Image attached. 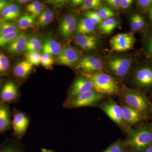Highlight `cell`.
<instances>
[{
  "mask_svg": "<svg viewBox=\"0 0 152 152\" xmlns=\"http://www.w3.org/2000/svg\"><path fill=\"white\" fill-rule=\"evenodd\" d=\"M105 95L97 92L94 89L83 93L66 104L64 106L68 108H77L94 106L104 99Z\"/></svg>",
  "mask_w": 152,
  "mask_h": 152,
  "instance_id": "8992f818",
  "label": "cell"
},
{
  "mask_svg": "<svg viewBox=\"0 0 152 152\" xmlns=\"http://www.w3.org/2000/svg\"><path fill=\"white\" fill-rule=\"evenodd\" d=\"M141 56L130 73L131 82L135 89L152 93V61Z\"/></svg>",
  "mask_w": 152,
  "mask_h": 152,
  "instance_id": "7a4b0ae2",
  "label": "cell"
},
{
  "mask_svg": "<svg viewBox=\"0 0 152 152\" xmlns=\"http://www.w3.org/2000/svg\"><path fill=\"white\" fill-rule=\"evenodd\" d=\"M97 12L103 20L114 18L116 15L114 11L107 6L102 7L98 10Z\"/></svg>",
  "mask_w": 152,
  "mask_h": 152,
  "instance_id": "836d02e7",
  "label": "cell"
},
{
  "mask_svg": "<svg viewBox=\"0 0 152 152\" xmlns=\"http://www.w3.org/2000/svg\"><path fill=\"white\" fill-rule=\"evenodd\" d=\"M119 25V22L115 18L103 20L99 25V29L101 33L103 34H109L113 32Z\"/></svg>",
  "mask_w": 152,
  "mask_h": 152,
  "instance_id": "d4e9b609",
  "label": "cell"
},
{
  "mask_svg": "<svg viewBox=\"0 0 152 152\" xmlns=\"http://www.w3.org/2000/svg\"><path fill=\"white\" fill-rule=\"evenodd\" d=\"M92 83L86 76H79L74 80L69 91L67 99L64 104H66L72 100L79 95L89 91L93 89Z\"/></svg>",
  "mask_w": 152,
  "mask_h": 152,
  "instance_id": "30bf717a",
  "label": "cell"
},
{
  "mask_svg": "<svg viewBox=\"0 0 152 152\" xmlns=\"http://www.w3.org/2000/svg\"><path fill=\"white\" fill-rule=\"evenodd\" d=\"M122 93L126 104L141 112L146 116L151 113L152 102L145 93L137 89L124 87Z\"/></svg>",
  "mask_w": 152,
  "mask_h": 152,
  "instance_id": "5b68a950",
  "label": "cell"
},
{
  "mask_svg": "<svg viewBox=\"0 0 152 152\" xmlns=\"http://www.w3.org/2000/svg\"><path fill=\"white\" fill-rule=\"evenodd\" d=\"M83 1L84 0H72L70 1V3L71 6L73 7H77L81 5Z\"/></svg>",
  "mask_w": 152,
  "mask_h": 152,
  "instance_id": "bcb514c9",
  "label": "cell"
},
{
  "mask_svg": "<svg viewBox=\"0 0 152 152\" xmlns=\"http://www.w3.org/2000/svg\"><path fill=\"white\" fill-rule=\"evenodd\" d=\"M104 59L98 55H88L83 57L76 66L82 73L91 74L102 72L104 69Z\"/></svg>",
  "mask_w": 152,
  "mask_h": 152,
  "instance_id": "ba28073f",
  "label": "cell"
},
{
  "mask_svg": "<svg viewBox=\"0 0 152 152\" xmlns=\"http://www.w3.org/2000/svg\"><path fill=\"white\" fill-rule=\"evenodd\" d=\"M140 34L142 47L140 52L145 58L152 61V29L149 26Z\"/></svg>",
  "mask_w": 152,
  "mask_h": 152,
  "instance_id": "2e32d148",
  "label": "cell"
},
{
  "mask_svg": "<svg viewBox=\"0 0 152 152\" xmlns=\"http://www.w3.org/2000/svg\"><path fill=\"white\" fill-rule=\"evenodd\" d=\"M33 66L27 60L21 61L15 66L13 69L14 75L18 78L24 80L31 74Z\"/></svg>",
  "mask_w": 152,
  "mask_h": 152,
  "instance_id": "cb8c5ba5",
  "label": "cell"
},
{
  "mask_svg": "<svg viewBox=\"0 0 152 152\" xmlns=\"http://www.w3.org/2000/svg\"><path fill=\"white\" fill-rule=\"evenodd\" d=\"M134 33L119 34L112 37L110 41L112 50L117 52H125L134 48L136 39Z\"/></svg>",
  "mask_w": 152,
  "mask_h": 152,
  "instance_id": "52a82bcc",
  "label": "cell"
},
{
  "mask_svg": "<svg viewBox=\"0 0 152 152\" xmlns=\"http://www.w3.org/2000/svg\"><path fill=\"white\" fill-rule=\"evenodd\" d=\"M92 83L93 88L104 95H117L121 92L118 82L109 74L102 72L91 74L82 73Z\"/></svg>",
  "mask_w": 152,
  "mask_h": 152,
  "instance_id": "277c9868",
  "label": "cell"
},
{
  "mask_svg": "<svg viewBox=\"0 0 152 152\" xmlns=\"http://www.w3.org/2000/svg\"><path fill=\"white\" fill-rule=\"evenodd\" d=\"M62 50L61 44L54 39L51 37H48L44 40L42 48V52L43 53L58 56L61 54Z\"/></svg>",
  "mask_w": 152,
  "mask_h": 152,
  "instance_id": "44dd1931",
  "label": "cell"
},
{
  "mask_svg": "<svg viewBox=\"0 0 152 152\" xmlns=\"http://www.w3.org/2000/svg\"><path fill=\"white\" fill-rule=\"evenodd\" d=\"M12 117V126L14 138L20 141L26 133L30 124V118L26 113L15 108L13 110Z\"/></svg>",
  "mask_w": 152,
  "mask_h": 152,
  "instance_id": "9c48e42d",
  "label": "cell"
},
{
  "mask_svg": "<svg viewBox=\"0 0 152 152\" xmlns=\"http://www.w3.org/2000/svg\"><path fill=\"white\" fill-rule=\"evenodd\" d=\"M146 15L147 16L146 19L150 27L152 29V7Z\"/></svg>",
  "mask_w": 152,
  "mask_h": 152,
  "instance_id": "f6af8a7d",
  "label": "cell"
},
{
  "mask_svg": "<svg viewBox=\"0 0 152 152\" xmlns=\"http://www.w3.org/2000/svg\"><path fill=\"white\" fill-rule=\"evenodd\" d=\"M41 64L46 69H50L53 64V59L52 55L44 53L42 56Z\"/></svg>",
  "mask_w": 152,
  "mask_h": 152,
  "instance_id": "d590c367",
  "label": "cell"
},
{
  "mask_svg": "<svg viewBox=\"0 0 152 152\" xmlns=\"http://www.w3.org/2000/svg\"><path fill=\"white\" fill-rule=\"evenodd\" d=\"M1 16L5 20L9 21L15 19L13 15L12 14L10 10L9 4L6 6V7L1 12Z\"/></svg>",
  "mask_w": 152,
  "mask_h": 152,
  "instance_id": "ab89813d",
  "label": "cell"
},
{
  "mask_svg": "<svg viewBox=\"0 0 152 152\" xmlns=\"http://www.w3.org/2000/svg\"><path fill=\"white\" fill-rule=\"evenodd\" d=\"M0 86H1V80H0Z\"/></svg>",
  "mask_w": 152,
  "mask_h": 152,
  "instance_id": "f5cc1de1",
  "label": "cell"
},
{
  "mask_svg": "<svg viewBox=\"0 0 152 152\" xmlns=\"http://www.w3.org/2000/svg\"><path fill=\"white\" fill-rule=\"evenodd\" d=\"M121 0H107L105 2L113 10H120Z\"/></svg>",
  "mask_w": 152,
  "mask_h": 152,
  "instance_id": "60d3db41",
  "label": "cell"
},
{
  "mask_svg": "<svg viewBox=\"0 0 152 152\" xmlns=\"http://www.w3.org/2000/svg\"><path fill=\"white\" fill-rule=\"evenodd\" d=\"M123 118L126 123L133 125L145 119L146 116L141 112L126 104L121 107Z\"/></svg>",
  "mask_w": 152,
  "mask_h": 152,
  "instance_id": "e0dca14e",
  "label": "cell"
},
{
  "mask_svg": "<svg viewBox=\"0 0 152 152\" xmlns=\"http://www.w3.org/2000/svg\"><path fill=\"white\" fill-rule=\"evenodd\" d=\"M47 2L57 7H62L67 4L69 1L66 0H51L47 1Z\"/></svg>",
  "mask_w": 152,
  "mask_h": 152,
  "instance_id": "ee69618b",
  "label": "cell"
},
{
  "mask_svg": "<svg viewBox=\"0 0 152 152\" xmlns=\"http://www.w3.org/2000/svg\"><path fill=\"white\" fill-rule=\"evenodd\" d=\"M42 152H55L51 150L46 149L42 148Z\"/></svg>",
  "mask_w": 152,
  "mask_h": 152,
  "instance_id": "681fc988",
  "label": "cell"
},
{
  "mask_svg": "<svg viewBox=\"0 0 152 152\" xmlns=\"http://www.w3.org/2000/svg\"><path fill=\"white\" fill-rule=\"evenodd\" d=\"M135 1L133 0H121L120 10L123 11L127 10L130 9Z\"/></svg>",
  "mask_w": 152,
  "mask_h": 152,
  "instance_id": "b9f144b4",
  "label": "cell"
},
{
  "mask_svg": "<svg viewBox=\"0 0 152 152\" xmlns=\"http://www.w3.org/2000/svg\"><path fill=\"white\" fill-rule=\"evenodd\" d=\"M42 44L37 37L33 36L28 39L26 49L27 52L39 53L42 50Z\"/></svg>",
  "mask_w": 152,
  "mask_h": 152,
  "instance_id": "4316f807",
  "label": "cell"
},
{
  "mask_svg": "<svg viewBox=\"0 0 152 152\" xmlns=\"http://www.w3.org/2000/svg\"><path fill=\"white\" fill-rule=\"evenodd\" d=\"M144 152H152V145L148 148Z\"/></svg>",
  "mask_w": 152,
  "mask_h": 152,
  "instance_id": "f907efd6",
  "label": "cell"
},
{
  "mask_svg": "<svg viewBox=\"0 0 152 152\" xmlns=\"http://www.w3.org/2000/svg\"><path fill=\"white\" fill-rule=\"evenodd\" d=\"M15 32H19V30L14 23L6 20L0 23V37Z\"/></svg>",
  "mask_w": 152,
  "mask_h": 152,
  "instance_id": "83f0119b",
  "label": "cell"
},
{
  "mask_svg": "<svg viewBox=\"0 0 152 152\" xmlns=\"http://www.w3.org/2000/svg\"><path fill=\"white\" fill-rule=\"evenodd\" d=\"M80 51L72 47H66L63 49L62 51L56 59L58 64L68 66H77L82 58Z\"/></svg>",
  "mask_w": 152,
  "mask_h": 152,
  "instance_id": "8fae6325",
  "label": "cell"
},
{
  "mask_svg": "<svg viewBox=\"0 0 152 152\" xmlns=\"http://www.w3.org/2000/svg\"><path fill=\"white\" fill-rule=\"evenodd\" d=\"M10 62L5 55L0 53V73H4L8 70Z\"/></svg>",
  "mask_w": 152,
  "mask_h": 152,
  "instance_id": "74e56055",
  "label": "cell"
},
{
  "mask_svg": "<svg viewBox=\"0 0 152 152\" xmlns=\"http://www.w3.org/2000/svg\"><path fill=\"white\" fill-rule=\"evenodd\" d=\"M134 3L137 10L145 16L152 7V0H137Z\"/></svg>",
  "mask_w": 152,
  "mask_h": 152,
  "instance_id": "f546056e",
  "label": "cell"
},
{
  "mask_svg": "<svg viewBox=\"0 0 152 152\" xmlns=\"http://www.w3.org/2000/svg\"><path fill=\"white\" fill-rule=\"evenodd\" d=\"M123 144L120 141H117L103 152H123Z\"/></svg>",
  "mask_w": 152,
  "mask_h": 152,
  "instance_id": "f35d334b",
  "label": "cell"
},
{
  "mask_svg": "<svg viewBox=\"0 0 152 152\" xmlns=\"http://www.w3.org/2000/svg\"><path fill=\"white\" fill-rule=\"evenodd\" d=\"M36 16L32 14H26L19 18L18 21V26L21 29H27L31 28L35 22Z\"/></svg>",
  "mask_w": 152,
  "mask_h": 152,
  "instance_id": "484cf974",
  "label": "cell"
},
{
  "mask_svg": "<svg viewBox=\"0 0 152 152\" xmlns=\"http://www.w3.org/2000/svg\"><path fill=\"white\" fill-rule=\"evenodd\" d=\"M17 2L19 4H26V3L29 2H30V1H28V0H19V1H17Z\"/></svg>",
  "mask_w": 152,
  "mask_h": 152,
  "instance_id": "c3c4849f",
  "label": "cell"
},
{
  "mask_svg": "<svg viewBox=\"0 0 152 152\" xmlns=\"http://www.w3.org/2000/svg\"><path fill=\"white\" fill-rule=\"evenodd\" d=\"M103 2L101 0H84L80 7L81 10L86 11L91 10H99L103 7Z\"/></svg>",
  "mask_w": 152,
  "mask_h": 152,
  "instance_id": "4dcf8cb0",
  "label": "cell"
},
{
  "mask_svg": "<svg viewBox=\"0 0 152 152\" xmlns=\"http://www.w3.org/2000/svg\"><path fill=\"white\" fill-rule=\"evenodd\" d=\"M123 145L134 152H144L152 145V123H146L129 131Z\"/></svg>",
  "mask_w": 152,
  "mask_h": 152,
  "instance_id": "3957f363",
  "label": "cell"
},
{
  "mask_svg": "<svg viewBox=\"0 0 152 152\" xmlns=\"http://www.w3.org/2000/svg\"><path fill=\"white\" fill-rule=\"evenodd\" d=\"M100 107L114 122L119 126H123L124 121L121 107L111 99L103 103Z\"/></svg>",
  "mask_w": 152,
  "mask_h": 152,
  "instance_id": "7c38bea8",
  "label": "cell"
},
{
  "mask_svg": "<svg viewBox=\"0 0 152 152\" xmlns=\"http://www.w3.org/2000/svg\"><path fill=\"white\" fill-rule=\"evenodd\" d=\"M19 32H15L0 37V47L4 46L6 45H8L14 39H15L18 35L19 34Z\"/></svg>",
  "mask_w": 152,
  "mask_h": 152,
  "instance_id": "e575fe53",
  "label": "cell"
},
{
  "mask_svg": "<svg viewBox=\"0 0 152 152\" xmlns=\"http://www.w3.org/2000/svg\"><path fill=\"white\" fill-rule=\"evenodd\" d=\"M0 152H26L24 146L15 138H7L0 145Z\"/></svg>",
  "mask_w": 152,
  "mask_h": 152,
  "instance_id": "7402d4cb",
  "label": "cell"
},
{
  "mask_svg": "<svg viewBox=\"0 0 152 152\" xmlns=\"http://www.w3.org/2000/svg\"><path fill=\"white\" fill-rule=\"evenodd\" d=\"M54 14L53 11L50 10H46L39 15L38 20V24L40 26L44 27L50 24L53 21Z\"/></svg>",
  "mask_w": 152,
  "mask_h": 152,
  "instance_id": "f1b7e54d",
  "label": "cell"
},
{
  "mask_svg": "<svg viewBox=\"0 0 152 152\" xmlns=\"http://www.w3.org/2000/svg\"><path fill=\"white\" fill-rule=\"evenodd\" d=\"M8 2L5 0H0V12L8 4Z\"/></svg>",
  "mask_w": 152,
  "mask_h": 152,
  "instance_id": "7dc6e473",
  "label": "cell"
},
{
  "mask_svg": "<svg viewBox=\"0 0 152 152\" xmlns=\"http://www.w3.org/2000/svg\"><path fill=\"white\" fill-rule=\"evenodd\" d=\"M18 88L16 83L12 80L6 82L0 94V104H10L18 100Z\"/></svg>",
  "mask_w": 152,
  "mask_h": 152,
  "instance_id": "4fadbf2b",
  "label": "cell"
},
{
  "mask_svg": "<svg viewBox=\"0 0 152 152\" xmlns=\"http://www.w3.org/2000/svg\"><path fill=\"white\" fill-rule=\"evenodd\" d=\"M75 42L77 46L88 51L96 50L101 43L100 39L92 35L77 34Z\"/></svg>",
  "mask_w": 152,
  "mask_h": 152,
  "instance_id": "5bb4252c",
  "label": "cell"
},
{
  "mask_svg": "<svg viewBox=\"0 0 152 152\" xmlns=\"http://www.w3.org/2000/svg\"><path fill=\"white\" fill-rule=\"evenodd\" d=\"M96 25L88 18L86 17L80 19L77 25V34L91 35L96 30Z\"/></svg>",
  "mask_w": 152,
  "mask_h": 152,
  "instance_id": "603a6c76",
  "label": "cell"
},
{
  "mask_svg": "<svg viewBox=\"0 0 152 152\" xmlns=\"http://www.w3.org/2000/svg\"><path fill=\"white\" fill-rule=\"evenodd\" d=\"M27 61L32 66H38L41 64L42 56L38 52H28L26 55Z\"/></svg>",
  "mask_w": 152,
  "mask_h": 152,
  "instance_id": "d6a6232c",
  "label": "cell"
},
{
  "mask_svg": "<svg viewBox=\"0 0 152 152\" xmlns=\"http://www.w3.org/2000/svg\"><path fill=\"white\" fill-rule=\"evenodd\" d=\"M77 23V16L75 14L66 16L62 20L59 26L61 35L65 39L70 38L76 32Z\"/></svg>",
  "mask_w": 152,
  "mask_h": 152,
  "instance_id": "9a60e30c",
  "label": "cell"
},
{
  "mask_svg": "<svg viewBox=\"0 0 152 152\" xmlns=\"http://www.w3.org/2000/svg\"><path fill=\"white\" fill-rule=\"evenodd\" d=\"M28 39L24 32L20 33L18 36L8 45L7 50L9 53L18 54L25 50Z\"/></svg>",
  "mask_w": 152,
  "mask_h": 152,
  "instance_id": "d6986e66",
  "label": "cell"
},
{
  "mask_svg": "<svg viewBox=\"0 0 152 152\" xmlns=\"http://www.w3.org/2000/svg\"><path fill=\"white\" fill-rule=\"evenodd\" d=\"M151 113L152 114V103H151Z\"/></svg>",
  "mask_w": 152,
  "mask_h": 152,
  "instance_id": "816d5d0a",
  "label": "cell"
},
{
  "mask_svg": "<svg viewBox=\"0 0 152 152\" xmlns=\"http://www.w3.org/2000/svg\"><path fill=\"white\" fill-rule=\"evenodd\" d=\"M9 6L12 14L13 15L15 18L16 19L20 14V8L17 4L13 3L9 4Z\"/></svg>",
  "mask_w": 152,
  "mask_h": 152,
  "instance_id": "7bdbcfd3",
  "label": "cell"
},
{
  "mask_svg": "<svg viewBox=\"0 0 152 152\" xmlns=\"http://www.w3.org/2000/svg\"><path fill=\"white\" fill-rule=\"evenodd\" d=\"M85 17L89 18L96 25L100 24L103 20L101 18L97 12L89 11L85 14Z\"/></svg>",
  "mask_w": 152,
  "mask_h": 152,
  "instance_id": "8d00e7d4",
  "label": "cell"
},
{
  "mask_svg": "<svg viewBox=\"0 0 152 152\" xmlns=\"http://www.w3.org/2000/svg\"><path fill=\"white\" fill-rule=\"evenodd\" d=\"M12 113L8 104H0V135L11 129Z\"/></svg>",
  "mask_w": 152,
  "mask_h": 152,
  "instance_id": "ac0fdd59",
  "label": "cell"
},
{
  "mask_svg": "<svg viewBox=\"0 0 152 152\" xmlns=\"http://www.w3.org/2000/svg\"><path fill=\"white\" fill-rule=\"evenodd\" d=\"M45 5L42 3L38 1H34L30 3L27 7L26 9L28 12L34 15H39L44 11Z\"/></svg>",
  "mask_w": 152,
  "mask_h": 152,
  "instance_id": "1f68e13d",
  "label": "cell"
},
{
  "mask_svg": "<svg viewBox=\"0 0 152 152\" xmlns=\"http://www.w3.org/2000/svg\"><path fill=\"white\" fill-rule=\"evenodd\" d=\"M130 25L133 32H138L140 34L149 26L145 15L137 10L133 13L129 18Z\"/></svg>",
  "mask_w": 152,
  "mask_h": 152,
  "instance_id": "ffe728a7",
  "label": "cell"
},
{
  "mask_svg": "<svg viewBox=\"0 0 152 152\" xmlns=\"http://www.w3.org/2000/svg\"><path fill=\"white\" fill-rule=\"evenodd\" d=\"M141 55L140 52L137 54H112L104 58L103 70L117 81H122L129 75Z\"/></svg>",
  "mask_w": 152,
  "mask_h": 152,
  "instance_id": "6da1fadb",
  "label": "cell"
}]
</instances>
